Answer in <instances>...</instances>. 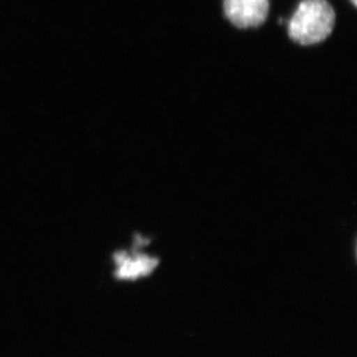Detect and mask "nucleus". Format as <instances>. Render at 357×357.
<instances>
[{"instance_id": "obj_1", "label": "nucleus", "mask_w": 357, "mask_h": 357, "mask_svg": "<svg viewBox=\"0 0 357 357\" xmlns=\"http://www.w3.org/2000/svg\"><path fill=\"white\" fill-rule=\"evenodd\" d=\"M335 24V13L326 0H303L294 13L288 33L302 45L319 43L330 36Z\"/></svg>"}, {"instance_id": "obj_3", "label": "nucleus", "mask_w": 357, "mask_h": 357, "mask_svg": "<svg viewBox=\"0 0 357 357\" xmlns=\"http://www.w3.org/2000/svg\"><path fill=\"white\" fill-rule=\"evenodd\" d=\"M116 264L119 270L116 272L119 279H137L152 273L158 265V260L152 257L140 256L130 257L126 253H117L115 257Z\"/></svg>"}, {"instance_id": "obj_4", "label": "nucleus", "mask_w": 357, "mask_h": 357, "mask_svg": "<svg viewBox=\"0 0 357 357\" xmlns=\"http://www.w3.org/2000/svg\"><path fill=\"white\" fill-rule=\"evenodd\" d=\"M351 3H354L355 6L357 5V0H351Z\"/></svg>"}, {"instance_id": "obj_2", "label": "nucleus", "mask_w": 357, "mask_h": 357, "mask_svg": "<svg viewBox=\"0 0 357 357\" xmlns=\"http://www.w3.org/2000/svg\"><path fill=\"white\" fill-rule=\"evenodd\" d=\"M225 13L238 28L258 27L266 20L268 0H225Z\"/></svg>"}]
</instances>
